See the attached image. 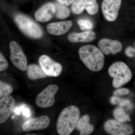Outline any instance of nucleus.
I'll return each mask as SVG.
<instances>
[{
    "instance_id": "nucleus-13",
    "label": "nucleus",
    "mask_w": 135,
    "mask_h": 135,
    "mask_svg": "<svg viewBox=\"0 0 135 135\" xmlns=\"http://www.w3.org/2000/svg\"><path fill=\"white\" fill-rule=\"evenodd\" d=\"M55 12V4L49 2L44 4L36 11L35 17L36 21L45 22L49 21Z\"/></svg>"
},
{
    "instance_id": "nucleus-17",
    "label": "nucleus",
    "mask_w": 135,
    "mask_h": 135,
    "mask_svg": "<svg viewBox=\"0 0 135 135\" xmlns=\"http://www.w3.org/2000/svg\"><path fill=\"white\" fill-rule=\"evenodd\" d=\"M27 75L32 80H37L47 76L41 68L36 64H31L27 67Z\"/></svg>"
},
{
    "instance_id": "nucleus-9",
    "label": "nucleus",
    "mask_w": 135,
    "mask_h": 135,
    "mask_svg": "<svg viewBox=\"0 0 135 135\" xmlns=\"http://www.w3.org/2000/svg\"><path fill=\"white\" fill-rule=\"evenodd\" d=\"M121 3L122 0H103L101 8L106 20L112 22L117 19Z\"/></svg>"
},
{
    "instance_id": "nucleus-19",
    "label": "nucleus",
    "mask_w": 135,
    "mask_h": 135,
    "mask_svg": "<svg viewBox=\"0 0 135 135\" xmlns=\"http://www.w3.org/2000/svg\"><path fill=\"white\" fill-rule=\"evenodd\" d=\"M88 0H74L71 6L72 11L74 14L79 15L84 9L86 10Z\"/></svg>"
},
{
    "instance_id": "nucleus-22",
    "label": "nucleus",
    "mask_w": 135,
    "mask_h": 135,
    "mask_svg": "<svg viewBox=\"0 0 135 135\" xmlns=\"http://www.w3.org/2000/svg\"><path fill=\"white\" fill-rule=\"evenodd\" d=\"M77 23L79 26L80 29L82 31L90 30L93 29L94 25L91 20L88 19L79 20Z\"/></svg>"
},
{
    "instance_id": "nucleus-14",
    "label": "nucleus",
    "mask_w": 135,
    "mask_h": 135,
    "mask_svg": "<svg viewBox=\"0 0 135 135\" xmlns=\"http://www.w3.org/2000/svg\"><path fill=\"white\" fill-rule=\"evenodd\" d=\"M72 25L73 23L71 21L56 22L48 25L47 30L51 35H62L67 33Z\"/></svg>"
},
{
    "instance_id": "nucleus-6",
    "label": "nucleus",
    "mask_w": 135,
    "mask_h": 135,
    "mask_svg": "<svg viewBox=\"0 0 135 135\" xmlns=\"http://www.w3.org/2000/svg\"><path fill=\"white\" fill-rule=\"evenodd\" d=\"M58 90V87L55 84H51L44 89L36 97L35 103L41 108H48L54 104L55 96Z\"/></svg>"
},
{
    "instance_id": "nucleus-25",
    "label": "nucleus",
    "mask_w": 135,
    "mask_h": 135,
    "mask_svg": "<svg viewBox=\"0 0 135 135\" xmlns=\"http://www.w3.org/2000/svg\"><path fill=\"white\" fill-rule=\"evenodd\" d=\"M8 63L4 56L0 51V71H5L7 69Z\"/></svg>"
},
{
    "instance_id": "nucleus-7",
    "label": "nucleus",
    "mask_w": 135,
    "mask_h": 135,
    "mask_svg": "<svg viewBox=\"0 0 135 135\" xmlns=\"http://www.w3.org/2000/svg\"><path fill=\"white\" fill-rule=\"evenodd\" d=\"M105 132L112 135H128L132 134L133 128L130 125L114 119L107 121L104 126Z\"/></svg>"
},
{
    "instance_id": "nucleus-2",
    "label": "nucleus",
    "mask_w": 135,
    "mask_h": 135,
    "mask_svg": "<svg viewBox=\"0 0 135 135\" xmlns=\"http://www.w3.org/2000/svg\"><path fill=\"white\" fill-rule=\"evenodd\" d=\"M80 117V110L77 107L71 105L63 109L57 121L56 129L59 134L70 135L76 128Z\"/></svg>"
},
{
    "instance_id": "nucleus-1",
    "label": "nucleus",
    "mask_w": 135,
    "mask_h": 135,
    "mask_svg": "<svg viewBox=\"0 0 135 135\" xmlns=\"http://www.w3.org/2000/svg\"><path fill=\"white\" fill-rule=\"evenodd\" d=\"M79 54L80 60L90 71H99L103 68V53L95 46L87 45L82 46L79 50Z\"/></svg>"
},
{
    "instance_id": "nucleus-24",
    "label": "nucleus",
    "mask_w": 135,
    "mask_h": 135,
    "mask_svg": "<svg viewBox=\"0 0 135 135\" xmlns=\"http://www.w3.org/2000/svg\"><path fill=\"white\" fill-rule=\"evenodd\" d=\"M111 103L113 105L119 104L121 106H125L130 104V101L126 99H120L117 97H112L110 99Z\"/></svg>"
},
{
    "instance_id": "nucleus-18",
    "label": "nucleus",
    "mask_w": 135,
    "mask_h": 135,
    "mask_svg": "<svg viewBox=\"0 0 135 135\" xmlns=\"http://www.w3.org/2000/svg\"><path fill=\"white\" fill-rule=\"evenodd\" d=\"M55 15L59 19H64L67 18L70 15V11L66 5L57 2L55 3Z\"/></svg>"
},
{
    "instance_id": "nucleus-11",
    "label": "nucleus",
    "mask_w": 135,
    "mask_h": 135,
    "mask_svg": "<svg viewBox=\"0 0 135 135\" xmlns=\"http://www.w3.org/2000/svg\"><path fill=\"white\" fill-rule=\"evenodd\" d=\"M50 122L49 118L46 115L31 118L23 123L22 129L24 131L45 129L48 127Z\"/></svg>"
},
{
    "instance_id": "nucleus-23",
    "label": "nucleus",
    "mask_w": 135,
    "mask_h": 135,
    "mask_svg": "<svg viewBox=\"0 0 135 135\" xmlns=\"http://www.w3.org/2000/svg\"><path fill=\"white\" fill-rule=\"evenodd\" d=\"M98 5L96 0H88V7L86 10L89 14L91 15L96 14L98 11Z\"/></svg>"
},
{
    "instance_id": "nucleus-21",
    "label": "nucleus",
    "mask_w": 135,
    "mask_h": 135,
    "mask_svg": "<svg viewBox=\"0 0 135 135\" xmlns=\"http://www.w3.org/2000/svg\"><path fill=\"white\" fill-rule=\"evenodd\" d=\"M12 86L0 80V98L9 95L13 92Z\"/></svg>"
},
{
    "instance_id": "nucleus-8",
    "label": "nucleus",
    "mask_w": 135,
    "mask_h": 135,
    "mask_svg": "<svg viewBox=\"0 0 135 135\" xmlns=\"http://www.w3.org/2000/svg\"><path fill=\"white\" fill-rule=\"evenodd\" d=\"M39 64L44 72L49 77H57L62 70V66L60 64L53 61L46 55L40 57Z\"/></svg>"
},
{
    "instance_id": "nucleus-27",
    "label": "nucleus",
    "mask_w": 135,
    "mask_h": 135,
    "mask_svg": "<svg viewBox=\"0 0 135 135\" xmlns=\"http://www.w3.org/2000/svg\"><path fill=\"white\" fill-rule=\"evenodd\" d=\"M125 53L126 55L129 57H133L134 56L135 49L131 47H128L126 49Z\"/></svg>"
},
{
    "instance_id": "nucleus-20",
    "label": "nucleus",
    "mask_w": 135,
    "mask_h": 135,
    "mask_svg": "<svg viewBox=\"0 0 135 135\" xmlns=\"http://www.w3.org/2000/svg\"><path fill=\"white\" fill-rule=\"evenodd\" d=\"M113 114L114 118L120 122L123 123L127 121L130 120L128 115L126 114L123 109L120 107H118L114 109Z\"/></svg>"
},
{
    "instance_id": "nucleus-12",
    "label": "nucleus",
    "mask_w": 135,
    "mask_h": 135,
    "mask_svg": "<svg viewBox=\"0 0 135 135\" xmlns=\"http://www.w3.org/2000/svg\"><path fill=\"white\" fill-rule=\"evenodd\" d=\"M99 49L104 54L116 55L122 50V44L119 41L108 38L101 39L98 42Z\"/></svg>"
},
{
    "instance_id": "nucleus-3",
    "label": "nucleus",
    "mask_w": 135,
    "mask_h": 135,
    "mask_svg": "<svg viewBox=\"0 0 135 135\" xmlns=\"http://www.w3.org/2000/svg\"><path fill=\"white\" fill-rule=\"evenodd\" d=\"M109 75L113 78L112 84L118 88L128 82L132 78L131 71L126 63L121 61L115 62L109 67Z\"/></svg>"
},
{
    "instance_id": "nucleus-16",
    "label": "nucleus",
    "mask_w": 135,
    "mask_h": 135,
    "mask_svg": "<svg viewBox=\"0 0 135 135\" xmlns=\"http://www.w3.org/2000/svg\"><path fill=\"white\" fill-rule=\"evenodd\" d=\"M89 121V116L88 115H84L79 119L76 128L80 131V135H90L94 131V126L90 123Z\"/></svg>"
},
{
    "instance_id": "nucleus-5",
    "label": "nucleus",
    "mask_w": 135,
    "mask_h": 135,
    "mask_svg": "<svg viewBox=\"0 0 135 135\" xmlns=\"http://www.w3.org/2000/svg\"><path fill=\"white\" fill-rule=\"evenodd\" d=\"M10 58L15 67L22 71L27 69V59L21 46L16 42L12 41L9 44Z\"/></svg>"
},
{
    "instance_id": "nucleus-4",
    "label": "nucleus",
    "mask_w": 135,
    "mask_h": 135,
    "mask_svg": "<svg viewBox=\"0 0 135 135\" xmlns=\"http://www.w3.org/2000/svg\"><path fill=\"white\" fill-rule=\"evenodd\" d=\"M15 20L19 29L27 36L37 39L43 35V32L40 27L28 17L18 14L15 16Z\"/></svg>"
},
{
    "instance_id": "nucleus-15",
    "label": "nucleus",
    "mask_w": 135,
    "mask_h": 135,
    "mask_svg": "<svg viewBox=\"0 0 135 135\" xmlns=\"http://www.w3.org/2000/svg\"><path fill=\"white\" fill-rule=\"evenodd\" d=\"M96 35L95 32L87 31L81 33L73 32L68 35L69 41L74 43L88 42L94 41Z\"/></svg>"
},
{
    "instance_id": "nucleus-28",
    "label": "nucleus",
    "mask_w": 135,
    "mask_h": 135,
    "mask_svg": "<svg viewBox=\"0 0 135 135\" xmlns=\"http://www.w3.org/2000/svg\"><path fill=\"white\" fill-rule=\"evenodd\" d=\"M57 2L61 4H64L66 6H69L72 4L74 0H56Z\"/></svg>"
},
{
    "instance_id": "nucleus-10",
    "label": "nucleus",
    "mask_w": 135,
    "mask_h": 135,
    "mask_svg": "<svg viewBox=\"0 0 135 135\" xmlns=\"http://www.w3.org/2000/svg\"><path fill=\"white\" fill-rule=\"evenodd\" d=\"M16 105L14 98L7 96L0 99V124L7 121L13 112Z\"/></svg>"
},
{
    "instance_id": "nucleus-26",
    "label": "nucleus",
    "mask_w": 135,
    "mask_h": 135,
    "mask_svg": "<svg viewBox=\"0 0 135 135\" xmlns=\"http://www.w3.org/2000/svg\"><path fill=\"white\" fill-rule=\"evenodd\" d=\"M129 90L127 88H120L116 89L114 92V95H121L127 94L129 93Z\"/></svg>"
}]
</instances>
